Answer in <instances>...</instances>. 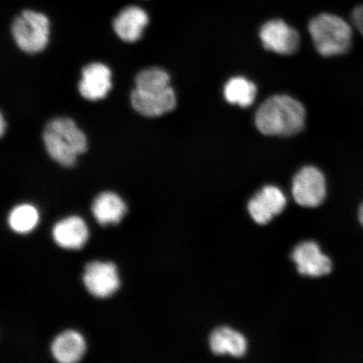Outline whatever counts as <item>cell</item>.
Instances as JSON below:
<instances>
[{"label": "cell", "mask_w": 363, "mask_h": 363, "mask_svg": "<svg viewBox=\"0 0 363 363\" xmlns=\"http://www.w3.org/2000/svg\"><path fill=\"white\" fill-rule=\"evenodd\" d=\"M306 111L303 104L288 95H274L258 108L256 125L266 135H296L306 125Z\"/></svg>", "instance_id": "1"}, {"label": "cell", "mask_w": 363, "mask_h": 363, "mask_svg": "<svg viewBox=\"0 0 363 363\" xmlns=\"http://www.w3.org/2000/svg\"><path fill=\"white\" fill-rule=\"evenodd\" d=\"M43 143L52 160L65 167L74 166L77 157L87 150L84 133L68 118L50 121L44 130Z\"/></svg>", "instance_id": "2"}, {"label": "cell", "mask_w": 363, "mask_h": 363, "mask_svg": "<svg viewBox=\"0 0 363 363\" xmlns=\"http://www.w3.org/2000/svg\"><path fill=\"white\" fill-rule=\"evenodd\" d=\"M317 52L330 57L343 55L350 49L352 29L348 23L333 13H320L313 18L308 24Z\"/></svg>", "instance_id": "3"}, {"label": "cell", "mask_w": 363, "mask_h": 363, "mask_svg": "<svg viewBox=\"0 0 363 363\" xmlns=\"http://www.w3.org/2000/svg\"><path fill=\"white\" fill-rule=\"evenodd\" d=\"M11 31L18 48L27 53H38L47 47L50 21L43 13L26 10L13 21Z\"/></svg>", "instance_id": "4"}, {"label": "cell", "mask_w": 363, "mask_h": 363, "mask_svg": "<svg viewBox=\"0 0 363 363\" xmlns=\"http://www.w3.org/2000/svg\"><path fill=\"white\" fill-rule=\"evenodd\" d=\"M292 194L299 206L311 208L320 206L326 197L324 174L315 167H303L294 176Z\"/></svg>", "instance_id": "5"}, {"label": "cell", "mask_w": 363, "mask_h": 363, "mask_svg": "<svg viewBox=\"0 0 363 363\" xmlns=\"http://www.w3.org/2000/svg\"><path fill=\"white\" fill-rule=\"evenodd\" d=\"M259 35L263 47L280 55H292L301 43L297 30L283 20L266 22L262 26Z\"/></svg>", "instance_id": "6"}, {"label": "cell", "mask_w": 363, "mask_h": 363, "mask_svg": "<svg viewBox=\"0 0 363 363\" xmlns=\"http://www.w3.org/2000/svg\"><path fill=\"white\" fill-rule=\"evenodd\" d=\"M88 291L97 298H108L120 288L117 269L112 262H92L86 265L83 277Z\"/></svg>", "instance_id": "7"}, {"label": "cell", "mask_w": 363, "mask_h": 363, "mask_svg": "<svg viewBox=\"0 0 363 363\" xmlns=\"http://www.w3.org/2000/svg\"><path fill=\"white\" fill-rule=\"evenodd\" d=\"M286 203L287 199L281 189L269 185L249 201L248 211L256 223L266 225L283 212Z\"/></svg>", "instance_id": "8"}, {"label": "cell", "mask_w": 363, "mask_h": 363, "mask_svg": "<svg viewBox=\"0 0 363 363\" xmlns=\"http://www.w3.org/2000/svg\"><path fill=\"white\" fill-rule=\"evenodd\" d=\"M130 103L140 115L154 118L174 111L177 99L172 87L158 92H145L135 89L130 94Z\"/></svg>", "instance_id": "9"}, {"label": "cell", "mask_w": 363, "mask_h": 363, "mask_svg": "<svg viewBox=\"0 0 363 363\" xmlns=\"http://www.w3.org/2000/svg\"><path fill=\"white\" fill-rule=\"evenodd\" d=\"M291 258L301 275L321 277L329 274L333 270V262L321 252L320 247L314 242L298 245L294 249Z\"/></svg>", "instance_id": "10"}, {"label": "cell", "mask_w": 363, "mask_h": 363, "mask_svg": "<svg viewBox=\"0 0 363 363\" xmlns=\"http://www.w3.org/2000/svg\"><path fill=\"white\" fill-rule=\"evenodd\" d=\"M111 87V72L107 66L94 62L82 70L79 90L88 101H97L106 98Z\"/></svg>", "instance_id": "11"}, {"label": "cell", "mask_w": 363, "mask_h": 363, "mask_svg": "<svg viewBox=\"0 0 363 363\" xmlns=\"http://www.w3.org/2000/svg\"><path fill=\"white\" fill-rule=\"evenodd\" d=\"M149 16L143 8L126 6L113 21V28L119 38L125 43H135L142 38L147 26Z\"/></svg>", "instance_id": "12"}, {"label": "cell", "mask_w": 363, "mask_h": 363, "mask_svg": "<svg viewBox=\"0 0 363 363\" xmlns=\"http://www.w3.org/2000/svg\"><path fill=\"white\" fill-rule=\"evenodd\" d=\"M52 235L59 247L78 250L87 242L89 230L82 218L71 216L59 221L54 226Z\"/></svg>", "instance_id": "13"}, {"label": "cell", "mask_w": 363, "mask_h": 363, "mask_svg": "<svg viewBox=\"0 0 363 363\" xmlns=\"http://www.w3.org/2000/svg\"><path fill=\"white\" fill-rule=\"evenodd\" d=\"M52 356L61 363L79 362L86 351L83 337L77 331L67 330L53 340L51 347Z\"/></svg>", "instance_id": "14"}, {"label": "cell", "mask_w": 363, "mask_h": 363, "mask_svg": "<svg viewBox=\"0 0 363 363\" xmlns=\"http://www.w3.org/2000/svg\"><path fill=\"white\" fill-rule=\"evenodd\" d=\"M210 346L216 355L230 354L234 357H242L247 350V342L244 335L229 328H217L211 335Z\"/></svg>", "instance_id": "15"}, {"label": "cell", "mask_w": 363, "mask_h": 363, "mask_svg": "<svg viewBox=\"0 0 363 363\" xmlns=\"http://www.w3.org/2000/svg\"><path fill=\"white\" fill-rule=\"evenodd\" d=\"M93 215L103 225L117 224L126 213V206L115 193L104 192L95 199L92 206Z\"/></svg>", "instance_id": "16"}, {"label": "cell", "mask_w": 363, "mask_h": 363, "mask_svg": "<svg viewBox=\"0 0 363 363\" xmlns=\"http://www.w3.org/2000/svg\"><path fill=\"white\" fill-rule=\"evenodd\" d=\"M226 101L240 107L251 106L257 97V86L243 77H235L227 82L224 88Z\"/></svg>", "instance_id": "17"}, {"label": "cell", "mask_w": 363, "mask_h": 363, "mask_svg": "<svg viewBox=\"0 0 363 363\" xmlns=\"http://www.w3.org/2000/svg\"><path fill=\"white\" fill-rule=\"evenodd\" d=\"M8 221L9 225L16 233H29L38 224V211L30 204H21L13 208Z\"/></svg>", "instance_id": "18"}, {"label": "cell", "mask_w": 363, "mask_h": 363, "mask_svg": "<svg viewBox=\"0 0 363 363\" xmlns=\"http://www.w3.org/2000/svg\"><path fill=\"white\" fill-rule=\"evenodd\" d=\"M171 87L170 76L162 68L152 67L135 77V89L145 92H158Z\"/></svg>", "instance_id": "19"}, {"label": "cell", "mask_w": 363, "mask_h": 363, "mask_svg": "<svg viewBox=\"0 0 363 363\" xmlns=\"http://www.w3.org/2000/svg\"><path fill=\"white\" fill-rule=\"evenodd\" d=\"M352 21L354 26L363 35V4L354 9L352 13Z\"/></svg>", "instance_id": "20"}, {"label": "cell", "mask_w": 363, "mask_h": 363, "mask_svg": "<svg viewBox=\"0 0 363 363\" xmlns=\"http://www.w3.org/2000/svg\"><path fill=\"white\" fill-rule=\"evenodd\" d=\"M358 218H359L360 223L363 226V203L361 204L359 208V212H358Z\"/></svg>", "instance_id": "21"}, {"label": "cell", "mask_w": 363, "mask_h": 363, "mask_svg": "<svg viewBox=\"0 0 363 363\" xmlns=\"http://www.w3.org/2000/svg\"><path fill=\"white\" fill-rule=\"evenodd\" d=\"M4 118L2 117L1 118V135H4Z\"/></svg>", "instance_id": "22"}]
</instances>
